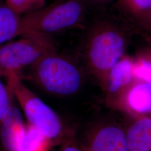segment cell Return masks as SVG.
<instances>
[{"label": "cell", "mask_w": 151, "mask_h": 151, "mask_svg": "<svg viewBox=\"0 0 151 151\" xmlns=\"http://www.w3.org/2000/svg\"><path fill=\"white\" fill-rule=\"evenodd\" d=\"M59 146L60 151H85L77 139L76 132L72 130Z\"/></svg>", "instance_id": "cell-16"}, {"label": "cell", "mask_w": 151, "mask_h": 151, "mask_svg": "<svg viewBox=\"0 0 151 151\" xmlns=\"http://www.w3.org/2000/svg\"><path fill=\"white\" fill-rule=\"evenodd\" d=\"M45 1L46 0H29L27 12L43 7L45 4Z\"/></svg>", "instance_id": "cell-18"}, {"label": "cell", "mask_w": 151, "mask_h": 151, "mask_svg": "<svg viewBox=\"0 0 151 151\" xmlns=\"http://www.w3.org/2000/svg\"><path fill=\"white\" fill-rule=\"evenodd\" d=\"M141 34H142L143 37L146 40V43L148 44V47L151 49V36L145 33H141Z\"/></svg>", "instance_id": "cell-20"}, {"label": "cell", "mask_w": 151, "mask_h": 151, "mask_svg": "<svg viewBox=\"0 0 151 151\" xmlns=\"http://www.w3.org/2000/svg\"><path fill=\"white\" fill-rule=\"evenodd\" d=\"M115 0H86L88 6L95 7H103L109 5Z\"/></svg>", "instance_id": "cell-19"}, {"label": "cell", "mask_w": 151, "mask_h": 151, "mask_svg": "<svg viewBox=\"0 0 151 151\" xmlns=\"http://www.w3.org/2000/svg\"><path fill=\"white\" fill-rule=\"evenodd\" d=\"M28 1L29 0H5L6 4L19 15L27 12Z\"/></svg>", "instance_id": "cell-17"}, {"label": "cell", "mask_w": 151, "mask_h": 151, "mask_svg": "<svg viewBox=\"0 0 151 151\" xmlns=\"http://www.w3.org/2000/svg\"><path fill=\"white\" fill-rule=\"evenodd\" d=\"M4 75L26 122L42 132L55 147L59 146L72 129H67L58 114L24 84L16 71L8 70Z\"/></svg>", "instance_id": "cell-3"}, {"label": "cell", "mask_w": 151, "mask_h": 151, "mask_svg": "<svg viewBox=\"0 0 151 151\" xmlns=\"http://www.w3.org/2000/svg\"><path fill=\"white\" fill-rule=\"evenodd\" d=\"M12 96L9 87L5 85L0 79V128L10 105Z\"/></svg>", "instance_id": "cell-15"}, {"label": "cell", "mask_w": 151, "mask_h": 151, "mask_svg": "<svg viewBox=\"0 0 151 151\" xmlns=\"http://www.w3.org/2000/svg\"><path fill=\"white\" fill-rule=\"evenodd\" d=\"M136 81L133 59L126 54L109 71L102 88L106 106L119 110L125 94Z\"/></svg>", "instance_id": "cell-6"}, {"label": "cell", "mask_w": 151, "mask_h": 151, "mask_svg": "<svg viewBox=\"0 0 151 151\" xmlns=\"http://www.w3.org/2000/svg\"><path fill=\"white\" fill-rule=\"evenodd\" d=\"M20 15L0 0V45L18 37Z\"/></svg>", "instance_id": "cell-13"}, {"label": "cell", "mask_w": 151, "mask_h": 151, "mask_svg": "<svg viewBox=\"0 0 151 151\" xmlns=\"http://www.w3.org/2000/svg\"><path fill=\"white\" fill-rule=\"evenodd\" d=\"M80 143L85 151H129L124 127L114 122L93 127Z\"/></svg>", "instance_id": "cell-7"}, {"label": "cell", "mask_w": 151, "mask_h": 151, "mask_svg": "<svg viewBox=\"0 0 151 151\" xmlns=\"http://www.w3.org/2000/svg\"><path fill=\"white\" fill-rule=\"evenodd\" d=\"M124 127L129 151H151V116L130 115Z\"/></svg>", "instance_id": "cell-10"}, {"label": "cell", "mask_w": 151, "mask_h": 151, "mask_svg": "<svg viewBox=\"0 0 151 151\" xmlns=\"http://www.w3.org/2000/svg\"><path fill=\"white\" fill-rule=\"evenodd\" d=\"M120 14L143 32L151 22V0H115Z\"/></svg>", "instance_id": "cell-11"}, {"label": "cell", "mask_w": 151, "mask_h": 151, "mask_svg": "<svg viewBox=\"0 0 151 151\" xmlns=\"http://www.w3.org/2000/svg\"><path fill=\"white\" fill-rule=\"evenodd\" d=\"M88 6L86 0H55L21 16L18 36L30 32L49 35L79 27L85 22Z\"/></svg>", "instance_id": "cell-2"}, {"label": "cell", "mask_w": 151, "mask_h": 151, "mask_svg": "<svg viewBox=\"0 0 151 151\" xmlns=\"http://www.w3.org/2000/svg\"><path fill=\"white\" fill-rule=\"evenodd\" d=\"M24 123L20 109L12 93L10 105L0 128L2 151H19V139Z\"/></svg>", "instance_id": "cell-8"}, {"label": "cell", "mask_w": 151, "mask_h": 151, "mask_svg": "<svg viewBox=\"0 0 151 151\" xmlns=\"http://www.w3.org/2000/svg\"><path fill=\"white\" fill-rule=\"evenodd\" d=\"M54 144L38 129L25 122L19 143V151H50Z\"/></svg>", "instance_id": "cell-12"}, {"label": "cell", "mask_w": 151, "mask_h": 151, "mask_svg": "<svg viewBox=\"0 0 151 151\" xmlns=\"http://www.w3.org/2000/svg\"><path fill=\"white\" fill-rule=\"evenodd\" d=\"M15 41L0 45V76L32 65L44 54L57 50L49 35L30 32Z\"/></svg>", "instance_id": "cell-5"}, {"label": "cell", "mask_w": 151, "mask_h": 151, "mask_svg": "<svg viewBox=\"0 0 151 151\" xmlns=\"http://www.w3.org/2000/svg\"><path fill=\"white\" fill-rule=\"evenodd\" d=\"M119 110L129 115L151 116V83L136 81L125 94Z\"/></svg>", "instance_id": "cell-9"}, {"label": "cell", "mask_w": 151, "mask_h": 151, "mask_svg": "<svg viewBox=\"0 0 151 151\" xmlns=\"http://www.w3.org/2000/svg\"><path fill=\"white\" fill-rule=\"evenodd\" d=\"M140 33H145V34H147L151 36V22L148 24L147 27H146L145 30L143 32H140Z\"/></svg>", "instance_id": "cell-21"}, {"label": "cell", "mask_w": 151, "mask_h": 151, "mask_svg": "<svg viewBox=\"0 0 151 151\" xmlns=\"http://www.w3.org/2000/svg\"><path fill=\"white\" fill-rule=\"evenodd\" d=\"M122 25L113 19H97L87 32L84 46L86 68L101 89L109 71L126 55L128 33Z\"/></svg>", "instance_id": "cell-1"}, {"label": "cell", "mask_w": 151, "mask_h": 151, "mask_svg": "<svg viewBox=\"0 0 151 151\" xmlns=\"http://www.w3.org/2000/svg\"><path fill=\"white\" fill-rule=\"evenodd\" d=\"M32 78L45 91L67 96L81 89L84 80L83 71L70 58L57 50L41 57L31 65Z\"/></svg>", "instance_id": "cell-4"}, {"label": "cell", "mask_w": 151, "mask_h": 151, "mask_svg": "<svg viewBox=\"0 0 151 151\" xmlns=\"http://www.w3.org/2000/svg\"><path fill=\"white\" fill-rule=\"evenodd\" d=\"M133 59L137 81L151 83V49H143Z\"/></svg>", "instance_id": "cell-14"}]
</instances>
